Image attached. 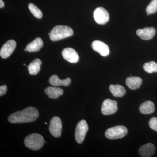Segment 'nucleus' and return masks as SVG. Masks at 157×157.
Wrapping results in <instances>:
<instances>
[{
    "label": "nucleus",
    "instance_id": "nucleus-24",
    "mask_svg": "<svg viewBox=\"0 0 157 157\" xmlns=\"http://www.w3.org/2000/svg\"><path fill=\"white\" fill-rule=\"evenodd\" d=\"M149 126L151 128L157 132V117L151 118L149 121Z\"/></svg>",
    "mask_w": 157,
    "mask_h": 157
},
{
    "label": "nucleus",
    "instance_id": "nucleus-19",
    "mask_svg": "<svg viewBox=\"0 0 157 157\" xmlns=\"http://www.w3.org/2000/svg\"><path fill=\"white\" fill-rule=\"evenodd\" d=\"M42 64V61L39 59H36L34 60L29 66H27L29 74L32 75H36L41 70Z\"/></svg>",
    "mask_w": 157,
    "mask_h": 157
},
{
    "label": "nucleus",
    "instance_id": "nucleus-27",
    "mask_svg": "<svg viewBox=\"0 0 157 157\" xmlns=\"http://www.w3.org/2000/svg\"><path fill=\"white\" fill-rule=\"evenodd\" d=\"M45 124H47V123L45 122Z\"/></svg>",
    "mask_w": 157,
    "mask_h": 157
},
{
    "label": "nucleus",
    "instance_id": "nucleus-4",
    "mask_svg": "<svg viewBox=\"0 0 157 157\" xmlns=\"http://www.w3.org/2000/svg\"><path fill=\"white\" fill-rule=\"evenodd\" d=\"M128 129L124 126H117L107 129L105 133V136L109 139L122 138L128 134Z\"/></svg>",
    "mask_w": 157,
    "mask_h": 157
},
{
    "label": "nucleus",
    "instance_id": "nucleus-26",
    "mask_svg": "<svg viewBox=\"0 0 157 157\" xmlns=\"http://www.w3.org/2000/svg\"><path fill=\"white\" fill-rule=\"evenodd\" d=\"M5 4H4V2H3L2 0H0V8H2L4 7Z\"/></svg>",
    "mask_w": 157,
    "mask_h": 157
},
{
    "label": "nucleus",
    "instance_id": "nucleus-13",
    "mask_svg": "<svg viewBox=\"0 0 157 157\" xmlns=\"http://www.w3.org/2000/svg\"><path fill=\"white\" fill-rule=\"evenodd\" d=\"M155 147L153 144L147 143L140 147L138 151L139 154L141 157H151L155 152Z\"/></svg>",
    "mask_w": 157,
    "mask_h": 157
},
{
    "label": "nucleus",
    "instance_id": "nucleus-6",
    "mask_svg": "<svg viewBox=\"0 0 157 157\" xmlns=\"http://www.w3.org/2000/svg\"><path fill=\"white\" fill-rule=\"evenodd\" d=\"M95 21L100 25H104L109 20V14L107 10L102 7H98L94 12Z\"/></svg>",
    "mask_w": 157,
    "mask_h": 157
},
{
    "label": "nucleus",
    "instance_id": "nucleus-5",
    "mask_svg": "<svg viewBox=\"0 0 157 157\" xmlns=\"http://www.w3.org/2000/svg\"><path fill=\"white\" fill-rule=\"evenodd\" d=\"M88 130V126L84 120L80 121L76 126L75 132V138L76 142L81 144Z\"/></svg>",
    "mask_w": 157,
    "mask_h": 157
},
{
    "label": "nucleus",
    "instance_id": "nucleus-1",
    "mask_svg": "<svg viewBox=\"0 0 157 157\" xmlns=\"http://www.w3.org/2000/svg\"><path fill=\"white\" fill-rule=\"evenodd\" d=\"M39 116L37 109L29 107L11 114L8 117V121L12 124L32 122L36 120Z\"/></svg>",
    "mask_w": 157,
    "mask_h": 157
},
{
    "label": "nucleus",
    "instance_id": "nucleus-20",
    "mask_svg": "<svg viewBox=\"0 0 157 157\" xmlns=\"http://www.w3.org/2000/svg\"><path fill=\"white\" fill-rule=\"evenodd\" d=\"M109 90L113 95L115 97H122L126 94L124 88L120 85H110Z\"/></svg>",
    "mask_w": 157,
    "mask_h": 157
},
{
    "label": "nucleus",
    "instance_id": "nucleus-25",
    "mask_svg": "<svg viewBox=\"0 0 157 157\" xmlns=\"http://www.w3.org/2000/svg\"><path fill=\"white\" fill-rule=\"evenodd\" d=\"M7 91V86L3 85L1 86H0V96H2L6 94Z\"/></svg>",
    "mask_w": 157,
    "mask_h": 157
},
{
    "label": "nucleus",
    "instance_id": "nucleus-9",
    "mask_svg": "<svg viewBox=\"0 0 157 157\" xmlns=\"http://www.w3.org/2000/svg\"><path fill=\"white\" fill-rule=\"evenodd\" d=\"M16 43L14 40H9L3 45L0 50V55L3 59L9 57L16 48Z\"/></svg>",
    "mask_w": 157,
    "mask_h": 157
},
{
    "label": "nucleus",
    "instance_id": "nucleus-16",
    "mask_svg": "<svg viewBox=\"0 0 157 157\" xmlns=\"http://www.w3.org/2000/svg\"><path fill=\"white\" fill-rule=\"evenodd\" d=\"M155 105L151 101H146L140 105L139 110L143 114H151L154 112Z\"/></svg>",
    "mask_w": 157,
    "mask_h": 157
},
{
    "label": "nucleus",
    "instance_id": "nucleus-11",
    "mask_svg": "<svg viewBox=\"0 0 157 157\" xmlns=\"http://www.w3.org/2000/svg\"><path fill=\"white\" fill-rule=\"evenodd\" d=\"M62 54L66 60L72 63H77L79 59L78 53L72 48H64L62 51Z\"/></svg>",
    "mask_w": 157,
    "mask_h": 157
},
{
    "label": "nucleus",
    "instance_id": "nucleus-10",
    "mask_svg": "<svg viewBox=\"0 0 157 157\" xmlns=\"http://www.w3.org/2000/svg\"><path fill=\"white\" fill-rule=\"evenodd\" d=\"M93 50L98 52L102 56H107L109 53V48L107 44L101 41L96 40L92 44Z\"/></svg>",
    "mask_w": 157,
    "mask_h": 157
},
{
    "label": "nucleus",
    "instance_id": "nucleus-14",
    "mask_svg": "<svg viewBox=\"0 0 157 157\" xmlns=\"http://www.w3.org/2000/svg\"><path fill=\"white\" fill-rule=\"evenodd\" d=\"M49 82L51 85L54 86H69L71 83V80L70 78H67L65 79L61 80L57 75H53L49 78Z\"/></svg>",
    "mask_w": 157,
    "mask_h": 157
},
{
    "label": "nucleus",
    "instance_id": "nucleus-2",
    "mask_svg": "<svg viewBox=\"0 0 157 157\" xmlns=\"http://www.w3.org/2000/svg\"><path fill=\"white\" fill-rule=\"evenodd\" d=\"M73 32L71 28L66 25H57L50 33L49 37L52 41H57L73 36Z\"/></svg>",
    "mask_w": 157,
    "mask_h": 157
},
{
    "label": "nucleus",
    "instance_id": "nucleus-3",
    "mask_svg": "<svg viewBox=\"0 0 157 157\" xmlns=\"http://www.w3.org/2000/svg\"><path fill=\"white\" fill-rule=\"evenodd\" d=\"M24 143L28 148L34 151L38 150L43 146L44 138L39 134H30L26 137Z\"/></svg>",
    "mask_w": 157,
    "mask_h": 157
},
{
    "label": "nucleus",
    "instance_id": "nucleus-17",
    "mask_svg": "<svg viewBox=\"0 0 157 157\" xmlns=\"http://www.w3.org/2000/svg\"><path fill=\"white\" fill-rule=\"evenodd\" d=\"M45 92L49 98L55 99L63 95V90L59 88L50 86L45 89Z\"/></svg>",
    "mask_w": 157,
    "mask_h": 157
},
{
    "label": "nucleus",
    "instance_id": "nucleus-8",
    "mask_svg": "<svg viewBox=\"0 0 157 157\" xmlns=\"http://www.w3.org/2000/svg\"><path fill=\"white\" fill-rule=\"evenodd\" d=\"M117 109V103L116 101L110 99H106L102 104L101 112L104 115H111L115 113Z\"/></svg>",
    "mask_w": 157,
    "mask_h": 157
},
{
    "label": "nucleus",
    "instance_id": "nucleus-22",
    "mask_svg": "<svg viewBox=\"0 0 157 157\" xmlns=\"http://www.w3.org/2000/svg\"><path fill=\"white\" fill-rule=\"evenodd\" d=\"M29 8L31 13L35 17L37 18H41L42 17V11L33 4L30 3L29 5Z\"/></svg>",
    "mask_w": 157,
    "mask_h": 157
},
{
    "label": "nucleus",
    "instance_id": "nucleus-21",
    "mask_svg": "<svg viewBox=\"0 0 157 157\" xmlns=\"http://www.w3.org/2000/svg\"><path fill=\"white\" fill-rule=\"evenodd\" d=\"M143 69L147 73H157V63L154 61L145 63L143 66Z\"/></svg>",
    "mask_w": 157,
    "mask_h": 157
},
{
    "label": "nucleus",
    "instance_id": "nucleus-12",
    "mask_svg": "<svg viewBox=\"0 0 157 157\" xmlns=\"http://www.w3.org/2000/svg\"><path fill=\"white\" fill-rule=\"evenodd\" d=\"M136 33L140 39L148 40L153 38L156 33V30L153 27H146L143 29H139Z\"/></svg>",
    "mask_w": 157,
    "mask_h": 157
},
{
    "label": "nucleus",
    "instance_id": "nucleus-18",
    "mask_svg": "<svg viewBox=\"0 0 157 157\" xmlns=\"http://www.w3.org/2000/svg\"><path fill=\"white\" fill-rule=\"evenodd\" d=\"M43 45V42L40 38H37L29 44L26 48L29 52L39 51Z\"/></svg>",
    "mask_w": 157,
    "mask_h": 157
},
{
    "label": "nucleus",
    "instance_id": "nucleus-15",
    "mask_svg": "<svg viewBox=\"0 0 157 157\" xmlns=\"http://www.w3.org/2000/svg\"><path fill=\"white\" fill-rule=\"evenodd\" d=\"M142 82L141 78L137 76L128 77L126 80L127 86L132 90H136L140 88Z\"/></svg>",
    "mask_w": 157,
    "mask_h": 157
},
{
    "label": "nucleus",
    "instance_id": "nucleus-23",
    "mask_svg": "<svg viewBox=\"0 0 157 157\" xmlns=\"http://www.w3.org/2000/svg\"><path fill=\"white\" fill-rule=\"evenodd\" d=\"M146 11L147 15L154 14L157 11V0H152L147 7Z\"/></svg>",
    "mask_w": 157,
    "mask_h": 157
},
{
    "label": "nucleus",
    "instance_id": "nucleus-7",
    "mask_svg": "<svg viewBox=\"0 0 157 157\" xmlns=\"http://www.w3.org/2000/svg\"><path fill=\"white\" fill-rule=\"evenodd\" d=\"M62 121L58 117H54L50 121L49 130L51 135L54 137H59L61 135Z\"/></svg>",
    "mask_w": 157,
    "mask_h": 157
}]
</instances>
